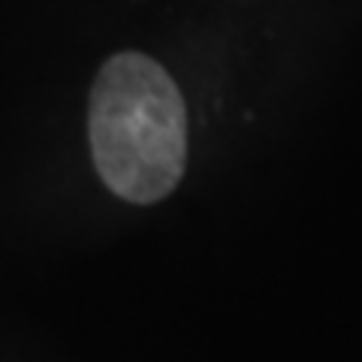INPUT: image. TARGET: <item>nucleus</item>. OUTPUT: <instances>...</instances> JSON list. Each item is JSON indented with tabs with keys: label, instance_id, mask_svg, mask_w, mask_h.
<instances>
[{
	"label": "nucleus",
	"instance_id": "f257e3e1",
	"mask_svg": "<svg viewBox=\"0 0 362 362\" xmlns=\"http://www.w3.org/2000/svg\"><path fill=\"white\" fill-rule=\"evenodd\" d=\"M88 133L100 178L127 202L163 199L185 175V100L163 66L139 52L115 54L100 70Z\"/></svg>",
	"mask_w": 362,
	"mask_h": 362
}]
</instances>
